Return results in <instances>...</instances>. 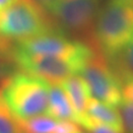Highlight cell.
<instances>
[{
    "mask_svg": "<svg viewBox=\"0 0 133 133\" xmlns=\"http://www.w3.org/2000/svg\"><path fill=\"white\" fill-rule=\"evenodd\" d=\"M133 38V0H105L93 28L94 46L108 59L117 55Z\"/></svg>",
    "mask_w": 133,
    "mask_h": 133,
    "instance_id": "obj_1",
    "label": "cell"
},
{
    "mask_svg": "<svg viewBox=\"0 0 133 133\" xmlns=\"http://www.w3.org/2000/svg\"><path fill=\"white\" fill-rule=\"evenodd\" d=\"M49 84L41 78L17 70L8 79L2 97L18 119L48 114Z\"/></svg>",
    "mask_w": 133,
    "mask_h": 133,
    "instance_id": "obj_2",
    "label": "cell"
},
{
    "mask_svg": "<svg viewBox=\"0 0 133 133\" xmlns=\"http://www.w3.org/2000/svg\"><path fill=\"white\" fill-rule=\"evenodd\" d=\"M59 29L48 11L34 0H18L0 13V36L21 41Z\"/></svg>",
    "mask_w": 133,
    "mask_h": 133,
    "instance_id": "obj_3",
    "label": "cell"
},
{
    "mask_svg": "<svg viewBox=\"0 0 133 133\" xmlns=\"http://www.w3.org/2000/svg\"><path fill=\"white\" fill-rule=\"evenodd\" d=\"M15 43L17 50L29 55L76 58L84 61H87L97 51L90 44L67 37V34L60 29L15 41Z\"/></svg>",
    "mask_w": 133,
    "mask_h": 133,
    "instance_id": "obj_4",
    "label": "cell"
},
{
    "mask_svg": "<svg viewBox=\"0 0 133 133\" xmlns=\"http://www.w3.org/2000/svg\"><path fill=\"white\" fill-rule=\"evenodd\" d=\"M102 3L103 0H55L44 9L64 33L87 35L93 32Z\"/></svg>",
    "mask_w": 133,
    "mask_h": 133,
    "instance_id": "obj_5",
    "label": "cell"
},
{
    "mask_svg": "<svg viewBox=\"0 0 133 133\" xmlns=\"http://www.w3.org/2000/svg\"><path fill=\"white\" fill-rule=\"evenodd\" d=\"M80 75L86 80L94 98L112 107L123 100L121 83L109 60L99 50L87 60Z\"/></svg>",
    "mask_w": 133,
    "mask_h": 133,
    "instance_id": "obj_6",
    "label": "cell"
},
{
    "mask_svg": "<svg viewBox=\"0 0 133 133\" xmlns=\"http://www.w3.org/2000/svg\"><path fill=\"white\" fill-rule=\"evenodd\" d=\"M18 70L46 81L48 84H60L68 77L80 74L87 61L48 55H29L17 50L15 52Z\"/></svg>",
    "mask_w": 133,
    "mask_h": 133,
    "instance_id": "obj_7",
    "label": "cell"
},
{
    "mask_svg": "<svg viewBox=\"0 0 133 133\" xmlns=\"http://www.w3.org/2000/svg\"><path fill=\"white\" fill-rule=\"evenodd\" d=\"M48 114L56 119L71 120L78 123L79 115L60 84H49Z\"/></svg>",
    "mask_w": 133,
    "mask_h": 133,
    "instance_id": "obj_8",
    "label": "cell"
},
{
    "mask_svg": "<svg viewBox=\"0 0 133 133\" xmlns=\"http://www.w3.org/2000/svg\"><path fill=\"white\" fill-rule=\"evenodd\" d=\"M60 85L69 96L72 105L79 115V118L87 114V109L93 95L85 79L80 74H75L62 81Z\"/></svg>",
    "mask_w": 133,
    "mask_h": 133,
    "instance_id": "obj_9",
    "label": "cell"
},
{
    "mask_svg": "<svg viewBox=\"0 0 133 133\" xmlns=\"http://www.w3.org/2000/svg\"><path fill=\"white\" fill-rule=\"evenodd\" d=\"M87 114L99 123L108 125L119 132L123 133L121 115L115 107L105 104L93 97L90 101Z\"/></svg>",
    "mask_w": 133,
    "mask_h": 133,
    "instance_id": "obj_10",
    "label": "cell"
},
{
    "mask_svg": "<svg viewBox=\"0 0 133 133\" xmlns=\"http://www.w3.org/2000/svg\"><path fill=\"white\" fill-rule=\"evenodd\" d=\"M15 52V41L0 36V90L4 89L10 76L18 70Z\"/></svg>",
    "mask_w": 133,
    "mask_h": 133,
    "instance_id": "obj_11",
    "label": "cell"
},
{
    "mask_svg": "<svg viewBox=\"0 0 133 133\" xmlns=\"http://www.w3.org/2000/svg\"><path fill=\"white\" fill-rule=\"evenodd\" d=\"M108 60L122 84L129 76L133 75V38L117 55Z\"/></svg>",
    "mask_w": 133,
    "mask_h": 133,
    "instance_id": "obj_12",
    "label": "cell"
},
{
    "mask_svg": "<svg viewBox=\"0 0 133 133\" xmlns=\"http://www.w3.org/2000/svg\"><path fill=\"white\" fill-rule=\"evenodd\" d=\"M58 120L48 114H42L25 120L19 119V123L22 133H54Z\"/></svg>",
    "mask_w": 133,
    "mask_h": 133,
    "instance_id": "obj_13",
    "label": "cell"
},
{
    "mask_svg": "<svg viewBox=\"0 0 133 133\" xmlns=\"http://www.w3.org/2000/svg\"><path fill=\"white\" fill-rule=\"evenodd\" d=\"M0 90V133H22L19 119L6 105Z\"/></svg>",
    "mask_w": 133,
    "mask_h": 133,
    "instance_id": "obj_14",
    "label": "cell"
},
{
    "mask_svg": "<svg viewBox=\"0 0 133 133\" xmlns=\"http://www.w3.org/2000/svg\"><path fill=\"white\" fill-rule=\"evenodd\" d=\"M118 108L122 119L123 133H133V102L123 99Z\"/></svg>",
    "mask_w": 133,
    "mask_h": 133,
    "instance_id": "obj_15",
    "label": "cell"
},
{
    "mask_svg": "<svg viewBox=\"0 0 133 133\" xmlns=\"http://www.w3.org/2000/svg\"><path fill=\"white\" fill-rule=\"evenodd\" d=\"M54 133H83L80 125L71 120H58Z\"/></svg>",
    "mask_w": 133,
    "mask_h": 133,
    "instance_id": "obj_16",
    "label": "cell"
},
{
    "mask_svg": "<svg viewBox=\"0 0 133 133\" xmlns=\"http://www.w3.org/2000/svg\"><path fill=\"white\" fill-rule=\"evenodd\" d=\"M123 99L133 102V75L128 77L121 85Z\"/></svg>",
    "mask_w": 133,
    "mask_h": 133,
    "instance_id": "obj_17",
    "label": "cell"
},
{
    "mask_svg": "<svg viewBox=\"0 0 133 133\" xmlns=\"http://www.w3.org/2000/svg\"><path fill=\"white\" fill-rule=\"evenodd\" d=\"M89 132L90 133H122V132L117 131V130H115V129L111 128V127H109L108 125L99 123V122H97V123L89 130Z\"/></svg>",
    "mask_w": 133,
    "mask_h": 133,
    "instance_id": "obj_18",
    "label": "cell"
},
{
    "mask_svg": "<svg viewBox=\"0 0 133 133\" xmlns=\"http://www.w3.org/2000/svg\"><path fill=\"white\" fill-rule=\"evenodd\" d=\"M17 1L18 0H0V13H2L4 10L15 4Z\"/></svg>",
    "mask_w": 133,
    "mask_h": 133,
    "instance_id": "obj_19",
    "label": "cell"
},
{
    "mask_svg": "<svg viewBox=\"0 0 133 133\" xmlns=\"http://www.w3.org/2000/svg\"><path fill=\"white\" fill-rule=\"evenodd\" d=\"M34 1H36L38 4H39L42 7H45L46 5L50 4L51 2H53V1H55V0H34Z\"/></svg>",
    "mask_w": 133,
    "mask_h": 133,
    "instance_id": "obj_20",
    "label": "cell"
}]
</instances>
